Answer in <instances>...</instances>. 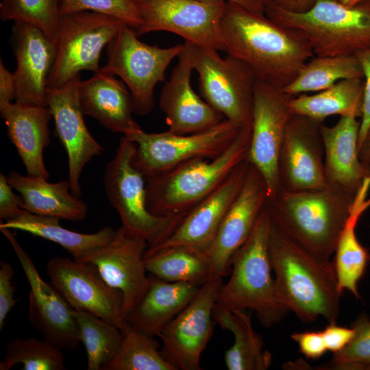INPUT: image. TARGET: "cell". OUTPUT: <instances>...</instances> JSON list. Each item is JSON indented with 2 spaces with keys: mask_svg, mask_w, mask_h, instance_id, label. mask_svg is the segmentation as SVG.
<instances>
[{
  "mask_svg": "<svg viewBox=\"0 0 370 370\" xmlns=\"http://www.w3.org/2000/svg\"><path fill=\"white\" fill-rule=\"evenodd\" d=\"M141 24L138 36L164 31L184 42L225 51L221 18L226 2L208 0H134Z\"/></svg>",
  "mask_w": 370,
  "mask_h": 370,
  "instance_id": "cell-12",
  "label": "cell"
},
{
  "mask_svg": "<svg viewBox=\"0 0 370 370\" xmlns=\"http://www.w3.org/2000/svg\"><path fill=\"white\" fill-rule=\"evenodd\" d=\"M360 64L364 79L362 112L360 120L358 147L370 129V47L355 54Z\"/></svg>",
  "mask_w": 370,
  "mask_h": 370,
  "instance_id": "cell-41",
  "label": "cell"
},
{
  "mask_svg": "<svg viewBox=\"0 0 370 370\" xmlns=\"http://www.w3.org/2000/svg\"><path fill=\"white\" fill-rule=\"evenodd\" d=\"M241 127L225 119L213 127L195 134H177L168 130L148 133L138 125L123 136L135 143L132 164L148 177L193 159L216 158L232 144Z\"/></svg>",
  "mask_w": 370,
  "mask_h": 370,
  "instance_id": "cell-8",
  "label": "cell"
},
{
  "mask_svg": "<svg viewBox=\"0 0 370 370\" xmlns=\"http://www.w3.org/2000/svg\"><path fill=\"white\" fill-rule=\"evenodd\" d=\"M264 14L276 23L300 32L315 56L355 55L370 47V8L339 0H315L304 12L284 9L273 1Z\"/></svg>",
  "mask_w": 370,
  "mask_h": 370,
  "instance_id": "cell-6",
  "label": "cell"
},
{
  "mask_svg": "<svg viewBox=\"0 0 370 370\" xmlns=\"http://www.w3.org/2000/svg\"><path fill=\"white\" fill-rule=\"evenodd\" d=\"M363 78L359 61L355 55L314 56L299 71L296 77L283 90L293 96L319 92L347 79Z\"/></svg>",
  "mask_w": 370,
  "mask_h": 370,
  "instance_id": "cell-34",
  "label": "cell"
},
{
  "mask_svg": "<svg viewBox=\"0 0 370 370\" xmlns=\"http://www.w3.org/2000/svg\"><path fill=\"white\" fill-rule=\"evenodd\" d=\"M135 147V143L126 136L120 138L114 158L106 166L105 192L122 226L145 238L148 248H151L167 238L186 214L158 217L149 211L145 178L132 162Z\"/></svg>",
  "mask_w": 370,
  "mask_h": 370,
  "instance_id": "cell-7",
  "label": "cell"
},
{
  "mask_svg": "<svg viewBox=\"0 0 370 370\" xmlns=\"http://www.w3.org/2000/svg\"><path fill=\"white\" fill-rule=\"evenodd\" d=\"M213 318L234 336V343L225 353L229 370H265L272 361L269 352L264 349L262 337L254 329L251 315L245 310H230L215 304Z\"/></svg>",
  "mask_w": 370,
  "mask_h": 370,
  "instance_id": "cell-31",
  "label": "cell"
},
{
  "mask_svg": "<svg viewBox=\"0 0 370 370\" xmlns=\"http://www.w3.org/2000/svg\"><path fill=\"white\" fill-rule=\"evenodd\" d=\"M81 343L85 347L88 370H103L116 355L123 332L116 325L83 310L74 309Z\"/></svg>",
  "mask_w": 370,
  "mask_h": 370,
  "instance_id": "cell-35",
  "label": "cell"
},
{
  "mask_svg": "<svg viewBox=\"0 0 370 370\" xmlns=\"http://www.w3.org/2000/svg\"><path fill=\"white\" fill-rule=\"evenodd\" d=\"M323 122L292 114L279 150L278 190L299 191L324 186Z\"/></svg>",
  "mask_w": 370,
  "mask_h": 370,
  "instance_id": "cell-14",
  "label": "cell"
},
{
  "mask_svg": "<svg viewBox=\"0 0 370 370\" xmlns=\"http://www.w3.org/2000/svg\"><path fill=\"white\" fill-rule=\"evenodd\" d=\"M184 48V44L166 48L147 45L123 24L106 46L107 62L101 69L121 79L132 95L134 113L145 116L153 108L155 86L164 81L167 67Z\"/></svg>",
  "mask_w": 370,
  "mask_h": 370,
  "instance_id": "cell-11",
  "label": "cell"
},
{
  "mask_svg": "<svg viewBox=\"0 0 370 370\" xmlns=\"http://www.w3.org/2000/svg\"><path fill=\"white\" fill-rule=\"evenodd\" d=\"M222 278L208 280L188 305L158 334L163 356L176 369L200 370L201 356L212 336L213 310Z\"/></svg>",
  "mask_w": 370,
  "mask_h": 370,
  "instance_id": "cell-13",
  "label": "cell"
},
{
  "mask_svg": "<svg viewBox=\"0 0 370 370\" xmlns=\"http://www.w3.org/2000/svg\"><path fill=\"white\" fill-rule=\"evenodd\" d=\"M17 364L23 370H64L66 369L62 349L45 339L18 337L6 347L0 370H10Z\"/></svg>",
  "mask_w": 370,
  "mask_h": 370,
  "instance_id": "cell-37",
  "label": "cell"
},
{
  "mask_svg": "<svg viewBox=\"0 0 370 370\" xmlns=\"http://www.w3.org/2000/svg\"><path fill=\"white\" fill-rule=\"evenodd\" d=\"M270 223L266 205L250 236L233 255L231 276L222 284L216 304L230 310H251L266 328L279 323L289 312L278 296L271 275Z\"/></svg>",
  "mask_w": 370,
  "mask_h": 370,
  "instance_id": "cell-5",
  "label": "cell"
},
{
  "mask_svg": "<svg viewBox=\"0 0 370 370\" xmlns=\"http://www.w3.org/2000/svg\"><path fill=\"white\" fill-rule=\"evenodd\" d=\"M1 116L8 136L16 149L28 175L48 180L43 151L50 143L49 123L52 114L47 106L15 101L0 103Z\"/></svg>",
  "mask_w": 370,
  "mask_h": 370,
  "instance_id": "cell-25",
  "label": "cell"
},
{
  "mask_svg": "<svg viewBox=\"0 0 370 370\" xmlns=\"http://www.w3.org/2000/svg\"><path fill=\"white\" fill-rule=\"evenodd\" d=\"M16 98V86L13 73L0 62V103L12 102Z\"/></svg>",
  "mask_w": 370,
  "mask_h": 370,
  "instance_id": "cell-46",
  "label": "cell"
},
{
  "mask_svg": "<svg viewBox=\"0 0 370 370\" xmlns=\"http://www.w3.org/2000/svg\"><path fill=\"white\" fill-rule=\"evenodd\" d=\"M123 338L115 357L103 370H177L158 350L159 344L127 321Z\"/></svg>",
  "mask_w": 370,
  "mask_h": 370,
  "instance_id": "cell-36",
  "label": "cell"
},
{
  "mask_svg": "<svg viewBox=\"0 0 370 370\" xmlns=\"http://www.w3.org/2000/svg\"><path fill=\"white\" fill-rule=\"evenodd\" d=\"M12 187L23 198L22 209L31 213L70 221L86 217L88 206L73 195L68 180L49 182L47 179L12 171L7 175Z\"/></svg>",
  "mask_w": 370,
  "mask_h": 370,
  "instance_id": "cell-28",
  "label": "cell"
},
{
  "mask_svg": "<svg viewBox=\"0 0 370 370\" xmlns=\"http://www.w3.org/2000/svg\"><path fill=\"white\" fill-rule=\"evenodd\" d=\"M208 1H221L229 3H234L243 6L251 11L264 13L265 5L255 0H208Z\"/></svg>",
  "mask_w": 370,
  "mask_h": 370,
  "instance_id": "cell-49",
  "label": "cell"
},
{
  "mask_svg": "<svg viewBox=\"0 0 370 370\" xmlns=\"http://www.w3.org/2000/svg\"><path fill=\"white\" fill-rule=\"evenodd\" d=\"M77 76L63 86L47 88L46 105L55 123L57 135L68 157V181L73 195L80 197V177L90 160L103 152L89 132L78 99Z\"/></svg>",
  "mask_w": 370,
  "mask_h": 370,
  "instance_id": "cell-20",
  "label": "cell"
},
{
  "mask_svg": "<svg viewBox=\"0 0 370 370\" xmlns=\"http://www.w3.org/2000/svg\"><path fill=\"white\" fill-rule=\"evenodd\" d=\"M353 338L341 352L333 354L321 369L370 370V318L360 314L352 324Z\"/></svg>",
  "mask_w": 370,
  "mask_h": 370,
  "instance_id": "cell-39",
  "label": "cell"
},
{
  "mask_svg": "<svg viewBox=\"0 0 370 370\" xmlns=\"http://www.w3.org/2000/svg\"><path fill=\"white\" fill-rule=\"evenodd\" d=\"M361 2H362L363 3H365V5H367V6L370 8V0H363Z\"/></svg>",
  "mask_w": 370,
  "mask_h": 370,
  "instance_id": "cell-52",
  "label": "cell"
},
{
  "mask_svg": "<svg viewBox=\"0 0 370 370\" xmlns=\"http://www.w3.org/2000/svg\"><path fill=\"white\" fill-rule=\"evenodd\" d=\"M328 351L333 354L343 350L353 338L355 330L353 327L347 328L328 323L321 331Z\"/></svg>",
  "mask_w": 370,
  "mask_h": 370,
  "instance_id": "cell-45",
  "label": "cell"
},
{
  "mask_svg": "<svg viewBox=\"0 0 370 370\" xmlns=\"http://www.w3.org/2000/svg\"><path fill=\"white\" fill-rule=\"evenodd\" d=\"M340 1H341L342 0H339Z\"/></svg>",
  "mask_w": 370,
  "mask_h": 370,
  "instance_id": "cell-53",
  "label": "cell"
},
{
  "mask_svg": "<svg viewBox=\"0 0 370 370\" xmlns=\"http://www.w3.org/2000/svg\"><path fill=\"white\" fill-rule=\"evenodd\" d=\"M78 99L84 115L97 120L114 133H126L138 126L132 118V95L122 80L101 68L77 84Z\"/></svg>",
  "mask_w": 370,
  "mask_h": 370,
  "instance_id": "cell-24",
  "label": "cell"
},
{
  "mask_svg": "<svg viewBox=\"0 0 370 370\" xmlns=\"http://www.w3.org/2000/svg\"><path fill=\"white\" fill-rule=\"evenodd\" d=\"M92 11L116 18L136 30L141 19L134 0H62L60 14Z\"/></svg>",
  "mask_w": 370,
  "mask_h": 370,
  "instance_id": "cell-40",
  "label": "cell"
},
{
  "mask_svg": "<svg viewBox=\"0 0 370 370\" xmlns=\"http://www.w3.org/2000/svg\"><path fill=\"white\" fill-rule=\"evenodd\" d=\"M360 121L356 117L341 116L329 127L321 125L324 145V173L327 183L336 184L356 193L364 180L370 177V167L358 155Z\"/></svg>",
  "mask_w": 370,
  "mask_h": 370,
  "instance_id": "cell-26",
  "label": "cell"
},
{
  "mask_svg": "<svg viewBox=\"0 0 370 370\" xmlns=\"http://www.w3.org/2000/svg\"><path fill=\"white\" fill-rule=\"evenodd\" d=\"M278 6L293 12H304L310 9L315 0H273Z\"/></svg>",
  "mask_w": 370,
  "mask_h": 370,
  "instance_id": "cell-47",
  "label": "cell"
},
{
  "mask_svg": "<svg viewBox=\"0 0 370 370\" xmlns=\"http://www.w3.org/2000/svg\"><path fill=\"white\" fill-rule=\"evenodd\" d=\"M362 1L363 0H342L341 2L346 5L354 6L358 4Z\"/></svg>",
  "mask_w": 370,
  "mask_h": 370,
  "instance_id": "cell-50",
  "label": "cell"
},
{
  "mask_svg": "<svg viewBox=\"0 0 370 370\" xmlns=\"http://www.w3.org/2000/svg\"><path fill=\"white\" fill-rule=\"evenodd\" d=\"M221 26L225 52L247 64L258 80L278 88L314 56L300 32L234 3L226 2Z\"/></svg>",
  "mask_w": 370,
  "mask_h": 370,
  "instance_id": "cell-1",
  "label": "cell"
},
{
  "mask_svg": "<svg viewBox=\"0 0 370 370\" xmlns=\"http://www.w3.org/2000/svg\"><path fill=\"white\" fill-rule=\"evenodd\" d=\"M12 42L16 60L13 73L16 101L47 106V80L55 60V44L37 27L21 21H14Z\"/></svg>",
  "mask_w": 370,
  "mask_h": 370,
  "instance_id": "cell-22",
  "label": "cell"
},
{
  "mask_svg": "<svg viewBox=\"0 0 370 370\" xmlns=\"http://www.w3.org/2000/svg\"><path fill=\"white\" fill-rule=\"evenodd\" d=\"M7 176L0 174V219L4 221L14 218L22 209L23 198L16 195Z\"/></svg>",
  "mask_w": 370,
  "mask_h": 370,
  "instance_id": "cell-44",
  "label": "cell"
},
{
  "mask_svg": "<svg viewBox=\"0 0 370 370\" xmlns=\"http://www.w3.org/2000/svg\"><path fill=\"white\" fill-rule=\"evenodd\" d=\"M249 162L238 164L211 194L190 209L170 236L147 253L161 249L186 246L204 252L212 242L230 206L246 180Z\"/></svg>",
  "mask_w": 370,
  "mask_h": 370,
  "instance_id": "cell-21",
  "label": "cell"
},
{
  "mask_svg": "<svg viewBox=\"0 0 370 370\" xmlns=\"http://www.w3.org/2000/svg\"><path fill=\"white\" fill-rule=\"evenodd\" d=\"M123 24L116 18L92 11L61 14L47 88L63 86L82 71L97 72L103 48Z\"/></svg>",
  "mask_w": 370,
  "mask_h": 370,
  "instance_id": "cell-10",
  "label": "cell"
},
{
  "mask_svg": "<svg viewBox=\"0 0 370 370\" xmlns=\"http://www.w3.org/2000/svg\"><path fill=\"white\" fill-rule=\"evenodd\" d=\"M358 155L361 162L370 167V129L358 147Z\"/></svg>",
  "mask_w": 370,
  "mask_h": 370,
  "instance_id": "cell-48",
  "label": "cell"
},
{
  "mask_svg": "<svg viewBox=\"0 0 370 370\" xmlns=\"http://www.w3.org/2000/svg\"><path fill=\"white\" fill-rule=\"evenodd\" d=\"M268 249L276 292L288 311L304 323L319 317L328 323H336L342 293L333 261L321 260L309 252L271 219Z\"/></svg>",
  "mask_w": 370,
  "mask_h": 370,
  "instance_id": "cell-2",
  "label": "cell"
},
{
  "mask_svg": "<svg viewBox=\"0 0 370 370\" xmlns=\"http://www.w3.org/2000/svg\"><path fill=\"white\" fill-rule=\"evenodd\" d=\"M363 92V78L347 79L314 95L293 97L288 105L293 114L321 122L332 115L360 118Z\"/></svg>",
  "mask_w": 370,
  "mask_h": 370,
  "instance_id": "cell-32",
  "label": "cell"
},
{
  "mask_svg": "<svg viewBox=\"0 0 370 370\" xmlns=\"http://www.w3.org/2000/svg\"><path fill=\"white\" fill-rule=\"evenodd\" d=\"M147 271L171 282L202 285L210 278V269L204 252L186 246H174L146 252Z\"/></svg>",
  "mask_w": 370,
  "mask_h": 370,
  "instance_id": "cell-33",
  "label": "cell"
},
{
  "mask_svg": "<svg viewBox=\"0 0 370 370\" xmlns=\"http://www.w3.org/2000/svg\"><path fill=\"white\" fill-rule=\"evenodd\" d=\"M268 200L265 180L249 162L241 190L225 214L212 242L204 251L209 264V280L223 278L228 273L233 255L250 236Z\"/></svg>",
  "mask_w": 370,
  "mask_h": 370,
  "instance_id": "cell-18",
  "label": "cell"
},
{
  "mask_svg": "<svg viewBox=\"0 0 370 370\" xmlns=\"http://www.w3.org/2000/svg\"><path fill=\"white\" fill-rule=\"evenodd\" d=\"M60 219L22 210L14 218L1 221L0 228L24 231L57 243L77 260L107 245L116 232L111 227L106 226L95 233H79L62 227Z\"/></svg>",
  "mask_w": 370,
  "mask_h": 370,
  "instance_id": "cell-30",
  "label": "cell"
},
{
  "mask_svg": "<svg viewBox=\"0 0 370 370\" xmlns=\"http://www.w3.org/2000/svg\"><path fill=\"white\" fill-rule=\"evenodd\" d=\"M149 286L126 321L141 332L154 337L193 299L201 286L171 282L151 275Z\"/></svg>",
  "mask_w": 370,
  "mask_h": 370,
  "instance_id": "cell-27",
  "label": "cell"
},
{
  "mask_svg": "<svg viewBox=\"0 0 370 370\" xmlns=\"http://www.w3.org/2000/svg\"><path fill=\"white\" fill-rule=\"evenodd\" d=\"M255 1L260 2L265 5L267 3L271 1H273V0H255Z\"/></svg>",
  "mask_w": 370,
  "mask_h": 370,
  "instance_id": "cell-51",
  "label": "cell"
},
{
  "mask_svg": "<svg viewBox=\"0 0 370 370\" xmlns=\"http://www.w3.org/2000/svg\"><path fill=\"white\" fill-rule=\"evenodd\" d=\"M148 247L145 238L121 225L107 245L79 260L92 264L106 282L122 293L125 319L149 286L145 263Z\"/></svg>",
  "mask_w": 370,
  "mask_h": 370,
  "instance_id": "cell-19",
  "label": "cell"
},
{
  "mask_svg": "<svg viewBox=\"0 0 370 370\" xmlns=\"http://www.w3.org/2000/svg\"><path fill=\"white\" fill-rule=\"evenodd\" d=\"M47 273L74 309L89 312L123 330L122 293L109 286L92 264L56 256L47 262Z\"/></svg>",
  "mask_w": 370,
  "mask_h": 370,
  "instance_id": "cell-15",
  "label": "cell"
},
{
  "mask_svg": "<svg viewBox=\"0 0 370 370\" xmlns=\"http://www.w3.org/2000/svg\"><path fill=\"white\" fill-rule=\"evenodd\" d=\"M370 177L358 189L347 221L337 240L333 260L338 288L360 298L358 283L370 261L368 249L358 241L356 229L362 214L370 207Z\"/></svg>",
  "mask_w": 370,
  "mask_h": 370,
  "instance_id": "cell-29",
  "label": "cell"
},
{
  "mask_svg": "<svg viewBox=\"0 0 370 370\" xmlns=\"http://www.w3.org/2000/svg\"><path fill=\"white\" fill-rule=\"evenodd\" d=\"M10 242L29 284L31 324L44 339L60 349L75 350L81 343L74 308L51 284L40 277L32 259L8 228H0Z\"/></svg>",
  "mask_w": 370,
  "mask_h": 370,
  "instance_id": "cell-17",
  "label": "cell"
},
{
  "mask_svg": "<svg viewBox=\"0 0 370 370\" xmlns=\"http://www.w3.org/2000/svg\"><path fill=\"white\" fill-rule=\"evenodd\" d=\"M251 136V124L244 125L232 144L216 158L193 159L162 173L145 177L149 211L158 217L186 214L247 159Z\"/></svg>",
  "mask_w": 370,
  "mask_h": 370,
  "instance_id": "cell-4",
  "label": "cell"
},
{
  "mask_svg": "<svg viewBox=\"0 0 370 370\" xmlns=\"http://www.w3.org/2000/svg\"><path fill=\"white\" fill-rule=\"evenodd\" d=\"M291 338L297 343L300 352L307 358L318 359L328 351L321 331L294 332Z\"/></svg>",
  "mask_w": 370,
  "mask_h": 370,
  "instance_id": "cell-43",
  "label": "cell"
},
{
  "mask_svg": "<svg viewBox=\"0 0 370 370\" xmlns=\"http://www.w3.org/2000/svg\"><path fill=\"white\" fill-rule=\"evenodd\" d=\"M293 96L282 88L256 80L254 91L251 136L248 161L262 175L269 199L278 190L277 162L289 118Z\"/></svg>",
  "mask_w": 370,
  "mask_h": 370,
  "instance_id": "cell-16",
  "label": "cell"
},
{
  "mask_svg": "<svg viewBox=\"0 0 370 370\" xmlns=\"http://www.w3.org/2000/svg\"><path fill=\"white\" fill-rule=\"evenodd\" d=\"M177 58L159 99L168 131L190 134L209 130L225 118L193 89L190 80L193 69L185 46Z\"/></svg>",
  "mask_w": 370,
  "mask_h": 370,
  "instance_id": "cell-23",
  "label": "cell"
},
{
  "mask_svg": "<svg viewBox=\"0 0 370 370\" xmlns=\"http://www.w3.org/2000/svg\"><path fill=\"white\" fill-rule=\"evenodd\" d=\"M356 194L331 183L299 191L278 190L267 207L271 220L290 238L330 261Z\"/></svg>",
  "mask_w": 370,
  "mask_h": 370,
  "instance_id": "cell-3",
  "label": "cell"
},
{
  "mask_svg": "<svg viewBox=\"0 0 370 370\" xmlns=\"http://www.w3.org/2000/svg\"><path fill=\"white\" fill-rule=\"evenodd\" d=\"M184 44L202 98L225 119L240 126L251 124L257 79L249 66L228 54L222 58L217 50Z\"/></svg>",
  "mask_w": 370,
  "mask_h": 370,
  "instance_id": "cell-9",
  "label": "cell"
},
{
  "mask_svg": "<svg viewBox=\"0 0 370 370\" xmlns=\"http://www.w3.org/2000/svg\"><path fill=\"white\" fill-rule=\"evenodd\" d=\"M62 0H1L3 21L25 22L39 28L55 44Z\"/></svg>",
  "mask_w": 370,
  "mask_h": 370,
  "instance_id": "cell-38",
  "label": "cell"
},
{
  "mask_svg": "<svg viewBox=\"0 0 370 370\" xmlns=\"http://www.w3.org/2000/svg\"><path fill=\"white\" fill-rule=\"evenodd\" d=\"M14 269L12 265L5 261H0V330L4 325L5 320L10 310L15 305V288L12 278Z\"/></svg>",
  "mask_w": 370,
  "mask_h": 370,
  "instance_id": "cell-42",
  "label": "cell"
}]
</instances>
